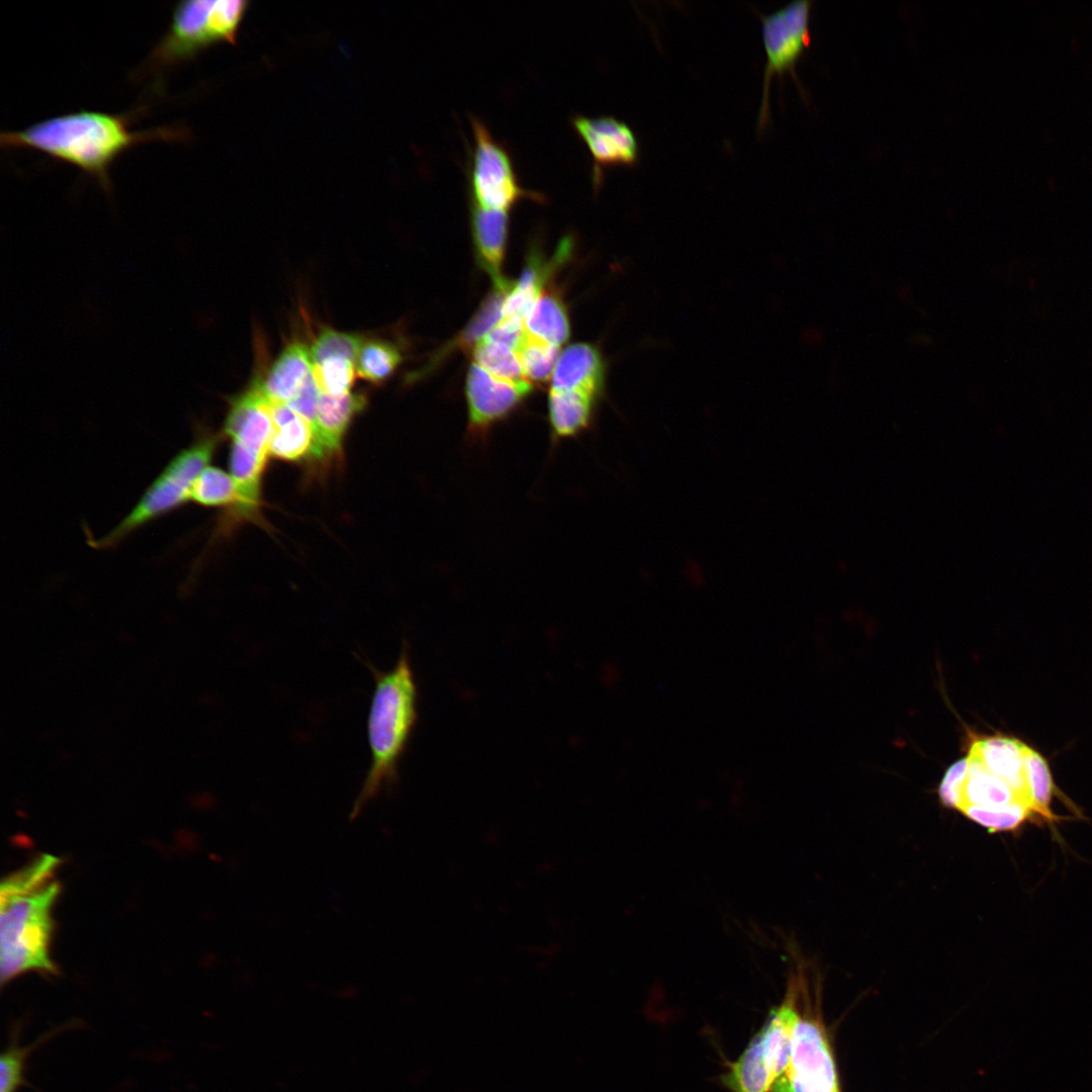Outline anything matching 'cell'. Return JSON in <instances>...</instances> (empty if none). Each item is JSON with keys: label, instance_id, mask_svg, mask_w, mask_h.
<instances>
[{"label": "cell", "instance_id": "cell-5", "mask_svg": "<svg viewBox=\"0 0 1092 1092\" xmlns=\"http://www.w3.org/2000/svg\"><path fill=\"white\" fill-rule=\"evenodd\" d=\"M247 9L241 0H190L174 6L168 30L150 55V66L163 69L192 59L203 49L233 41Z\"/></svg>", "mask_w": 1092, "mask_h": 1092}, {"label": "cell", "instance_id": "cell-14", "mask_svg": "<svg viewBox=\"0 0 1092 1092\" xmlns=\"http://www.w3.org/2000/svg\"><path fill=\"white\" fill-rule=\"evenodd\" d=\"M606 365L599 349L577 343L559 356L553 374L552 390H576L597 398L605 384Z\"/></svg>", "mask_w": 1092, "mask_h": 1092}, {"label": "cell", "instance_id": "cell-18", "mask_svg": "<svg viewBox=\"0 0 1092 1092\" xmlns=\"http://www.w3.org/2000/svg\"><path fill=\"white\" fill-rule=\"evenodd\" d=\"M789 991L786 1000L771 1010L766 1023L760 1029L765 1059L775 1081L788 1069L794 1031L800 1017L796 1009V991L793 983Z\"/></svg>", "mask_w": 1092, "mask_h": 1092}, {"label": "cell", "instance_id": "cell-8", "mask_svg": "<svg viewBox=\"0 0 1092 1092\" xmlns=\"http://www.w3.org/2000/svg\"><path fill=\"white\" fill-rule=\"evenodd\" d=\"M771 1092H839L834 1061L822 1026L799 1017L791 1060Z\"/></svg>", "mask_w": 1092, "mask_h": 1092}, {"label": "cell", "instance_id": "cell-32", "mask_svg": "<svg viewBox=\"0 0 1092 1092\" xmlns=\"http://www.w3.org/2000/svg\"><path fill=\"white\" fill-rule=\"evenodd\" d=\"M960 811L991 832L1013 830L1020 826L1032 812L1023 804H1014L1002 808L967 805L963 806Z\"/></svg>", "mask_w": 1092, "mask_h": 1092}, {"label": "cell", "instance_id": "cell-1", "mask_svg": "<svg viewBox=\"0 0 1092 1092\" xmlns=\"http://www.w3.org/2000/svg\"><path fill=\"white\" fill-rule=\"evenodd\" d=\"M130 114L80 110L31 124L21 130H3L2 149L27 148L74 165L109 190L108 169L115 158L138 143L185 141L184 127H158L130 131Z\"/></svg>", "mask_w": 1092, "mask_h": 1092}, {"label": "cell", "instance_id": "cell-22", "mask_svg": "<svg viewBox=\"0 0 1092 1092\" xmlns=\"http://www.w3.org/2000/svg\"><path fill=\"white\" fill-rule=\"evenodd\" d=\"M527 334L559 347L569 337V322L562 300L553 292L542 293L524 318Z\"/></svg>", "mask_w": 1092, "mask_h": 1092}, {"label": "cell", "instance_id": "cell-10", "mask_svg": "<svg viewBox=\"0 0 1092 1092\" xmlns=\"http://www.w3.org/2000/svg\"><path fill=\"white\" fill-rule=\"evenodd\" d=\"M530 382L499 379L473 363L466 379L469 431L484 435L495 423L513 413L530 393Z\"/></svg>", "mask_w": 1092, "mask_h": 1092}, {"label": "cell", "instance_id": "cell-13", "mask_svg": "<svg viewBox=\"0 0 1092 1092\" xmlns=\"http://www.w3.org/2000/svg\"><path fill=\"white\" fill-rule=\"evenodd\" d=\"M364 405L363 394L350 392L331 395L320 392L310 456L324 460L339 455L342 439L350 423Z\"/></svg>", "mask_w": 1092, "mask_h": 1092}, {"label": "cell", "instance_id": "cell-35", "mask_svg": "<svg viewBox=\"0 0 1092 1092\" xmlns=\"http://www.w3.org/2000/svg\"><path fill=\"white\" fill-rule=\"evenodd\" d=\"M526 336L523 318L509 317L500 321L483 340L507 346L516 352Z\"/></svg>", "mask_w": 1092, "mask_h": 1092}, {"label": "cell", "instance_id": "cell-9", "mask_svg": "<svg viewBox=\"0 0 1092 1092\" xmlns=\"http://www.w3.org/2000/svg\"><path fill=\"white\" fill-rule=\"evenodd\" d=\"M575 131L588 148L592 159V183L595 190L603 185L605 170L614 166L634 167L640 160V144L634 130L613 115L573 114Z\"/></svg>", "mask_w": 1092, "mask_h": 1092}, {"label": "cell", "instance_id": "cell-28", "mask_svg": "<svg viewBox=\"0 0 1092 1092\" xmlns=\"http://www.w3.org/2000/svg\"><path fill=\"white\" fill-rule=\"evenodd\" d=\"M190 502L203 507H228L231 510L239 502L235 480L222 469L208 466L196 479Z\"/></svg>", "mask_w": 1092, "mask_h": 1092}, {"label": "cell", "instance_id": "cell-15", "mask_svg": "<svg viewBox=\"0 0 1092 1092\" xmlns=\"http://www.w3.org/2000/svg\"><path fill=\"white\" fill-rule=\"evenodd\" d=\"M572 244L573 242L570 237L563 238L558 245L553 259L548 262L537 253H532L527 260L519 280L515 285L512 284V287L506 296L503 306V315L505 318H525L538 297L542 294V288L550 278L551 274L568 258V255L572 250Z\"/></svg>", "mask_w": 1092, "mask_h": 1092}, {"label": "cell", "instance_id": "cell-19", "mask_svg": "<svg viewBox=\"0 0 1092 1092\" xmlns=\"http://www.w3.org/2000/svg\"><path fill=\"white\" fill-rule=\"evenodd\" d=\"M966 757L967 771L958 810L967 805L1002 808L1014 804H1023L1031 810L1013 788L991 774L975 755L968 752Z\"/></svg>", "mask_w": 1092, "mask_h": 1092}, {"label": "cell", "instance_id": "cell-17", "mask_svg": "<svg viewBox=\"0 0 1092 1092\" xmlns=\"http://www.w3.org/2000/svg\"><path fill=\"white\" fill-rule=\"evenodd\" d=\"M311 373L309 349L300 342H293L281 352L265 379H259L260 387L271 403L287 404Z\"/></svg>", "mask_w": 1092, "mask_h": 1092}, {"label": "cell", "instance_id": "cell-29", "mask_svg": "<svg viewBox=\"0 0 1092 1092\" xmlns=\"http://www.w3.org/2000/svg\"><path fill=\"white\" fill-rule=\"evenodd\" d=\"M473 358L476 364L499 379L514 383L529 382L517 353L507 346L481 340L473 349Z\"/></svg>", "mask_w": 1092, "mask_h": 1092}, {"label": "cell", "instance_id": "cell-23", "mask_svg": "<svg viewBox=\"0 0 1092 1092\" xmlns=\"http://www.w3.org/2000/svg\"><path fill=\"white\" fill-rule=\"evenodd\" d=\"M726 1083L733 1092H768L775 1083L759 1030L731 1067Z\"/></svg>", "mask_w": 1092, "mask_h": 1092}, {"label": "cell", "instance_id": "cell-4", "mask_svg": "<svg viewBox=\"0 0 1092 1092\" xmlns=\"http://www.w3.org/2000/svg\"><path fill=\"white\" fill-rule=\"evenodd\" d=\"M197 429L192 443L168 462L131 511L107 534L88 540L92 547H115L141 527L190 502L192 487L208 467L220 437L202 427Z\"/></svg>", "mask_w": 1092, "mask_h": 1092}, {"label": "cell", "instance_id": "cell-7", "mask_svg": "<svg viewBox=\"0 0 1092 1092\" xmlns=\"http://www.w3.org/2000/svg\"><path fill=\"white\" fill-rule=\"evenodd\" d=\"M813 2L796 0L769 14H759L766 55L757 128L769 117V86L775 75L791 73L799 83L796 65L811 44L810 19Z\"/></svg>", "mask_w": 1092, "mask_h": 1092}, {"label": "cell", "instance_id": "cell-16", "mask_svg": "<svg viewBox=\"0 0 1092 1092\" xmlns=\"http://www.w3.org/2000/svg\"><path fill=\"white\" fill-rule=\"evenodd\" d=\"M509 210L488 209L470 204L472 237L480 265L491 275L494 285L505 281L500 275L509 234Z\"/></svg>", "mask_w": 1092, "mask_h": 1092}, {"label": "cell", "instance_id": "cell-33", "mask_svg": "<svg viewBox=\"0 0 1092 1092\" xmlns=\"http://www.w3.org/2000/svg\"><path fill=\"white\" fill-rule=\"evenodd\" d=\"M362 339L358 335L328 329L323 331L309 348L311 363L339 357L356 362Z\"/></svg>", "mask_w": 1092, "mask_h": 1092}, {"label": "cell", "instance_id": "cell-3", "mask_svg": "<svg viewBox=\"0 0 1092 1092\" xmlns=\"http://www.w3.org/2000/svg\"><path fill=\"white\" fill-rule=\"evenodd\" d=\"M369 667L375 682L367 718L371 761L354 814L381 790L395 784L399 761L418 719V689L406 647L392 669Z\"/></svg>", "mask_w": 1092, "mask_h": 1092}, {"label": "cell", "instance_id": "cell-30", "mask_svg": "<svg viewBox=\"0 0 1092 1092\" xmlns=\"http://www.w3.org/2000/svg\"><path fill=\"white\" fill-rule=\"evenodd\" d=\"M527 380L542 383L553 374L558 360V347L527 334L516 351Z\"/></svg>", "mask_w": 1092, "mask_h": 1092}, {"label": "cell", "instance_id": "cell-34", "mask_svg": "<svg viewBox=\"0 0 1092 1092\" xmlns=\"http://www.w3.org/2000/svg\"><path fill=\"white\" fill-rule=\"evenodd\" d=\"M967 771V757L952 763L945 771L938 788V797L944 807L958 809Z\"/></svg>", "mask_w": 1092, "mask_h": 1092}, {"label": "cell", "instance_id": "cell-37", "mask_svg": "<svg viewBox=\"0 0 1092 1092\" xmlns=\"http://www.w3.org/2000/svg\"><path fill=\"white\" fill-rule=\"evenodd\" d=\"M455 1092H472V1091H468V1090H458V1091H455Z\"/></svg>", "mask_w": 1092, "mask_h": 1092}, {"label": "cell", "instance_id": "cell-6", "mask_svg": "<svg viewBox=\"0 0 1092 1092\" xmlns=\"http://www.w3.org/2000/svg\"><path fill=\"white\" fill-rule=\"evenodd\" d=\"M473 145L467 166L470 204L488 209L510 210L519 199L544 201L541 192L521 184L512 155L486 124L470 113Z\"/></svg>", "mask_w": 1092, "mask_h": 1092}, {"label": "cell", "instance_id": "cell-25", "mask_svg": "<svg viewBox=\"0 0 1092 1092\" xmlns=\"http://www.w3.org/2000/svg\"><path fill=\"white\" fill-rule=\"evenodd\" d=\"M401 362L397 347L388 341L371 340L362 344L356 359V374L371 383L388 379Z\"/></svg>", "mask_w": 1092, "mask_h": 1092}, {"label": "cell", "instance_id": "cell-24", "mask_svg": "<svg viewBox=\"0 0 1092 1092\" xmlns=\"http://www.w3.org/2000/svg\"><path fill=\"white\" fill-rule=\"evenodd\" d=\"M73 1026L74 1022H71L52 1028L24 1046L19 1045L21 1025L13 1026L10 1032V1043L0 1058V1092H16L20 1087H30L25 1079L26 1059L32 1051Z\"/></svg>", "mask_w": 1092, "mask_h": 1092}, {"label": "cell", "instance_id": "cell-27", "mask_svg": "<svg viewBox=\"0 0 1092 1092\" xmlns=\"http://www.w3.org/2000/svg\"><path fill=\"white\" fill-rule=\"evenodd\" d=\"M1024 767L1032 811L1048 820L1055 819L1051 810L1054 782L1048 761L1038 751L1026 745Z\"/></svg>", "mask_w": 1092, "mask_h": 1092}, {"label": "cell", "instance_id": "cell-12", "mask_svg": "<svg viewBox=\"0 0 1092 1092\" xmlns=\"http://www.w3.org/2000/svg\"><path fill=\"white\" fill-rule=\"evenodd\" d=\"M969 738L968 752L975 755L991 774L1013 788L1032 810L1024 767L1027 744L1002 734L978 737L969 731Z\"/></svg>", "mask_w": 1092, "mask_h": 1092}, {"label": "cell", "instance_id": "cell-26", "mask_svg": "<svg viewBox=\"0 0 1092 1092\" xmlns=\"http://www.w3.org/2000/svg\"><path fill=\"white\" fill-rule=\"evenodd\" d=\"M512 284L508 281L494 285L493 290L486 296L476 313L460 336L447 347V350L469 347L492 330L502 318L503 306ZM478 343V342H477Z\"/></svg>", "mask_w": 1092, "mask_h": 1092}, {"label": "cell", "instance_id": "cell-21", "mask_svg": "<svg viewBox=\"0 0 1092 1092\" xmlns=\"http://www.w3.org/2000/svg\"><path fill=\"white\" fill-rule=\"evenodd\" d=\"M596 398L576 390H550L549 421L555 439L573 437L590 421Z\"/></svg>", "mask_w": 1092, "mask_h": 1092}, {"label": "cell", "instance_id": "cell-36", "mask_svg": "<svg viewBox=\"0 0 1092 1092\" xmlns=\"http://www.w3.org/2000/svg\"><path fill=\"white\" fill-rule=\"evenodd\" d=\"M320 392L312 372L296 395L287 403L289 407L311 425L312 430L315 422Z\"/></svg>", "mask_w": 1092, "mask_h": 1092}, {"label": "cell", "instance_id": "cell-2", "mask_svg": "<svg viewBox=\"0 0 1092 1092\" xmlns=\"http://www.w3.org/2000/svg\"><path fill=\"white\" fill-rule=\"evenodd\" d=\"M59 858L43 854L4 880L0 888V971L4 986L21 974H55L50 958L52 908L60 892L51 878Z\"/></svg>", "mask_w": 1092, "mask_h": 1092}, {"label": "cell", "instance_id": "cell-11", "mask_svg": "<svg viewBox=\"0 0 1092 1092\" xmlns=\"http://www.w3.org/2000/svg\"><path fill=\"white\" fill-rule=\"evenodd\" d=\"M271 402L263 394L259 379L229 400L222 435L232 443L269 455L274 433Z\"/></svg>", "mask_w": 1092, "mask_h": 1092}, {"label": "cell", "instance_id": "cell-20", "mask_svg": "<svg viewBox=\"0 0 1092 1092\" xmlns=\"http://www.w3.org/2000/svg\"><path fill=\"white\" fill-rule=\"evenodd\" d=\"M274 433L269 455L283 461H299L313 446L311 425L285 403H271Z\"/></svg>", "mask_w": 1092, "mask_h": 1092}, {"label": "cell", "instance_id": "cell-31", "mask_svg": "<svg viewBox=\"0 0 1092 1092\" xmlns=\"http://www.w3.org/2000/svg\"><path fill=\"white\" fill-rule=\"evenodd\" d=\"M355 364V361L339 357L313 363L312 372L320 391L331 395L350 393L356 376Z\"/></svg>", "mask_w": 1092, "mask_h": 1092}]
</instances>
